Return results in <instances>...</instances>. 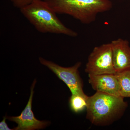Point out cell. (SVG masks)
Segmentation results:
<instances>
[{
	"label": "cell",
	"mask_w": 130,
	"mask_h": 130,
	"mask_svg": "<svg viewBox=\"0 0 130 130\" xmlns=\"http://www.w3.org/2000/svg\"><path fill=\"white\" fill-rule=\"evenodd\" d=\"M124 98L96 91L88 96L86 118L94 125L106 126L118 120L128 107Z\"/></svg>",
	"instance_id": "6da1fadb"
},
{
	"label": "cell",
	"mask_w": 130,
	"mask_h": 130,
	"mask_svg": "<svg viewBox=\"0 0 130 130\" xmlns=\"http://www.w3.org/2000/svg\"><path fill=\"white\" fill-rule=\"evenodd\" d=\"M20 11L38 32L73 37L78 36L77 32L68 28L62 23L57 16V13L44 0H37Z\"/></svg>",
	"instance_id": "7a4b0ae2"
},
{
	"label": "cell",
	"mask_w": 130,
	"mask_h": 130,
	"mask_svg": "<svg viewBox=\"0 0 130 130\" xmlns=\"http://www.w3.org/2000/svg\"><path fill=\"white\" fill-rule=\"evenodd\" d=\"M57 14H66L88 24L95 21L99 13L112 7L110 0H44Z\"/></svg>",
	"instance_id": "3957f363"
},
{
	"label": "cell",
	"mask_w": 130,
	"mask_h": 130,
	"mask_svg": "<svg viewBox=\"0 0 130 130\" xmlns=\"http://www.w3.org/2000/svg\"><path fill=\"white\" fill-rule=\"evenodd\" d=\"M85 71L91 75L116 74L111 43L94 48L89 55Z\"/></svg>",
	"instance_id": "277c9868"
},
{
	"label": "cell",
	"mask_w": 130,
	"mask_h": 130,
	"mask_svg": "<svg viewBox=\"0 0 130 130\" xmlns=\"http://www.w3.org/2000/svg\"><path fill=\"white\" fill-rule=\"evenodd\" d=\"M42 64L45 66L67 85L72 95H86L83 90V83L79 75L78 68L81 65L78 62L72 67H64L42 57L39 59Z\"/></svg>",
	"instance_id": "5b68a950"
},
{
	"label": "cell",
	"mask_w": 130,
	"mask_h": 130,
	"mask_svg": "<svg viewBox=\"0 0 130 130\" xmlns=\"http://www.w3.org/2000/svg\"><path fill=\"white\" fill-rule=\"evenodd\" d=\"M36 83V80H34L31 87L30 94L28 103L20 115L17 116L7 117V119L9 121H13L18 124V126L13 128V130L39 129L45 128L48 124V121H40L36 119L32 111V98Z\"/></svg>",
	"instance_id": "8992f818"
},
{
	"label": "cell",
	"mask_w": 130,
	"mask_h": 130,
	"mask_svg": "<svg viewBox=\"0 0 130 130\" xmlns=\"http://www.w3.org/2000/svg\"><path fill=\"white\" fill-rule=\"evenodd\" d=\"M89 83L94 90L120 96L118 81L116 74H88Z\"/></svg>",
	"instance_id": "52a82bcc"
},
{
	"label": "cell",
	"mask_w": 130,
	"mask_h": 130,
	"mask_svg": "<svg viewBox=\"0 0 130 130\" xmlns=\"http://www.w3.org/2000/svg\"><path fill=\"white\" fill-rule=\"evenodd\" d=\"M116 72L130 69V46L127 40L119 38L111 42Z\"/></svg>",
	"instance_id": "ba28073f"
},
{
	"label": "cell",
	"mask_w": 130,
	"mask_h": 130,
	"mask_svg": "<svg viewBox=\"0 0 130 130\" xmlns=\"http://www.w3.org/2000/svg\"><path fill=\"white\" fill-rule=\"evenodd\" d=\"M120 96L130 97V69L116 72Z\"/></svg>",
	"instance_id": "9c48e42d"
},
{
	"label": "cell",
	"mask_w": 130,
	"mask_h": 130,
	"mask_svg": "<svg viewBox=\"0 0 130 130\" xmlns=\"http://www.w3.org/2000/svg\"><path fill=\"white\" fill-rule=\"evenodd\" d=\"M88 96L79 95H71L69 103L72 111L76 113L83 111L86 108L87 100Z\"/></svg>",
	"instance_id": "30bf717a"
},
{
	"label": "cell",
	"mask_w": 130,
	"mask_h": 130,
	"mask_svg": "<svg viewBox=\"0 0 130 130\" xmlns=\"http://www.w3.org/2000/svg\"><path fill=\"white\" fill-rule=\"evenodd\" d=\"M15 7L20 9L28 6L37 0H10Z\"/></svg>",
	"instance_id": "8fae6325"
},
{
	"label": "cell",
	"mask_w": 130,
	"mask_h": 130,
	"mask_svg": "<svg viewBox=\"0 0 130 130\" xmlns=\"http://www.w3.org/2000/svg\"><path fill=\"white\" fill-rule=\"evenodd\" d=\"M7 117H4L3 120L0 123V130H11L13 129H11L8 127L7 124L6 122V119Z\"/></svg>",
	"instance_id": "7c38bea8"
}]
</instances>
